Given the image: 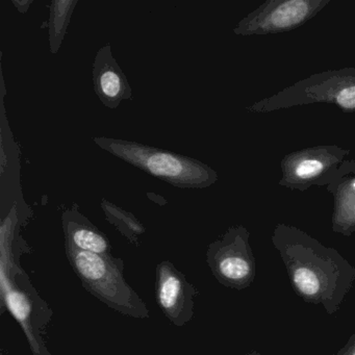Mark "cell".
<instances>
[{"instance_id":"8","label":"cell","mask_w":355,"mask_h":355,"mask_svg":"<svg viewBox=\"0 0 355 355\" xmlns=\"http://www.w3.org/2000/svg\"><path fill=\"white\" fill-rule=\"evenodd\" d=\"M151 174L166 178L174 182H192L194 178L198 182H209L203 178L193 175L194 168L188 162L165 153H143L141 159H134ZM211 184V182H209Z\"/></svg>"},{"instance_id":"1","label":"cell","mask_w":355,"mask_h":355,"mask_svg":"<svg viewBox=\"0 0 355 355\" xmlns=\"http://www.w3.org/2000/svg\"><path fill=\"white\" fill-rule=\"evenodd\" d=\"M272 244L286 266L293 290L305 302L338 313L355 282V268L336 249L292 225L277 224Z\"/></svg>"},{"instance_id":"14","label":"cell","mask_w":355,"mask_h":355,"mask_svg":"<svg viewBox=\"0 0 355 355\" xmlns=\"http://www.w3.org/2000/svg\"><path fill=\"white\" fill-rule=\"evenodd\" d=\"M245 355H261L259 352H257V351H253V352L248 353V354Z\"/></svg>"},{"instance_id":"11","label":"cell","mask_w":355,"mask_h":355,"mask_svg":"<svg viewBox=\"0 0 355 355\" xmlns=\"http://www.w3.org/2000/svg\"><path fill=\"white\" fill-rule=\"evenodd\" d=\"M99 86H101V92L109 97V98H116L121 92L122 83L120 76L116 72L112 70L103 72L99 78Z\"/></svg>"},{"instance_id":"5","label":"cell","mask_w":355,"mask_h":355,"mask_svg":"<svg viewBox=\"0 0 355 355\" xmlns=\"http://www.w3.org/2000/svg\"><path fill=\"white\" fill-rule=\"evenodd\" d=\"M249 239L247 228L232 226L207 248V265L216 279L226 288L244 290L254 282L255 257Z\"/></svg>"},{"instance_id":"10","label":"cell","mask_w":355,"mask_h":355,"mask_svg":"<svg viewBox=\"0 0 355 355\" xmlns=\"http://www.w3.org/2000/svg\"><path fill=\"white\" fill-rule=\"evenodd\" d=\"M332 230L336 234L350 236L355 234V198L334 201Z\"/></svg>"},{"instance_id":"9","label":"cell","mask_w":355,"mask_h":355,"mask_svg":"<svg viewBox=\"0 0 355 355\" xmlns=\"http://www.w3.org/2000/svg\"><path fill=\"white\" fill-rule=\"evenodd\" d=\"M64 230L66 243L74 248L97 254L112 255L109 240L87 220L64 218Z\"/></svg>"},{"instance_id":"2","label":"cell","mask_w":355,"mask_h":355,"mask_svg":"<svg viewBox=\"0 0 355 355\" xmlns=\"http://www.w3.org/2000/svg\"><path fill=\"white\" fill-rule=\"evenodd\" d=\"M66 255L83 286L118 313L136 319H149L144 301L124 277V263L112 255L78 250L66 243Z\"/></svg>"},{"instance_id":"12","label":"cell","mask_w":355,"mask_h":355,"mask_svg":"<svg viewBox=\"0 0 355 355\" xmlns=\"http://www.w3.org/2000/svg\"><path fill=\"white\" fill-rule=\"evenodd\" d=\"M353 175H355V159H348L346 162H345L344 164H343L336 182H338V180H342V178H347V176Z\"/></svg>"},{"instance_id":"4","label":"cell","mask_w":355,"mask_h":355,"mask_svg":"<svg viewBox=\"0 0 355 355\" xmlns=\"http://www.w3.org/2000/svg\"><path fill=\"white\" fill-rule=\"evenodd\" d=\"M350 150L338 145H318L292 151L280 162V187L305 192L311 187H326L336 182Z\"/></svg>"},{"instance_id":"13","label":"cell","mask_w":355,"mask_h":355,"mask_svg":"<svg viewBox=\"0 0 355 355\" xmlns=\"http://www.w3.org/2000/svg\"><path fill=\"white\" fill-rule=\"evenodd\" d=\"M336 355H355V332Z\"/></svg>"},{"instance_id":"6","label":"cell","mask_w":355,"mask_h":355,"mask_svg":"<svg viewBox=\"0 0 355 355\" xmlns=\"http://www.w3.org/2000/svg\"><path fill=\"white\" fill-rule=\"evenodd\" d=\"M330 0H268L234 28L239 36L282 34L301 28L323 11Z\"/></svg>"},{"instance_id":"7","label":"cell","mask_w":355,"mask_h":355,"mask_svg":"<svg viewBox=\"0 0 355 355\" xmlns=\"http://www.w3.org/2000/svg\"><path fill=\"white\" fill-rule=\"evenodd\" d=\"M196 290L169 261H162L155 271V298L164 315L178 327L194 315Z\"/></svg>"},{"instance_id":"3","label":"cell","mask_w":355,"mask_h":355,"mask_svg":"<svg viewBox=\"0 0 355 355\" xmlns=\"http://www.w3.org/2000/svg\"><path fill=\"white\" fill-rule=\"evenodd\" d=\"M315 103L334 105L348 113L355 112V67L313 74L253 103L247 111L267 114Z\"/></svg>"}]
</instances>
